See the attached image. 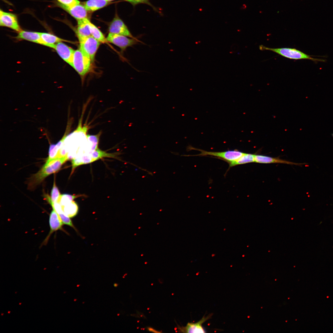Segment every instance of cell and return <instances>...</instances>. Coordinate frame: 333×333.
<instances>
[{
    "label": "cell",
    "instance_id": "obj_15",
    "mask_svg": "<svg viewBox=\"0 0 333 333\" xmlns=\"http://www.w3.org/2000/svg\"><path fill=\"white\" fill-rule=\"evenodd\" d=\"M87 18L77 20V26L76 34L78 39H80L91 36Z\"/></svg>",
    "mask_w": 333,
    "mask_h": 333
},
{
    "label": "cell",
    "instance_id": "obj_11",
    "mask_svg": "<svg viewBox=\"0 0 333 333\" xmlns=\"http://www.w3.org/2000/svg\"><path fill=\"white\" fill-rule=\"evenodd\" d=\"M116 154L109 153L102 151L98 148L92 154L82 156L79 158L80 165L90 163L104 157L115 158Z\"/></svg>",
    "mask_w": 333,
    "mask_h": 333
},
{
    "label": "cell",
    "instance_id": "obj_30",
    "mask_svg": "<svg viewBox=\"0 0 333 333\" xmlns=\"http://www.w3.org/2000/svg\"><path fill=\"white\" fill-rule=\"evenodd\" d=\"M118 285V284H117V283H115V284H114V286L115 287H117V286Z\"/></svg>",
    "mask_w": 333,
    "mask_h": 333
},
{
    "label": "cell",
    "instance_id": "obj_1",
    "mask_svg": "<svg viewBox=\"0 0 333 333\" xmlns=\"http://www.w3.org/2000/svg\"><path fill=\"white\" fill-rule=\"evenodd\" d=\"M68 159V156H66L55 159L48 163L46 162L40 170L29 179L28 188L31 190L34 189L46 177L58 171Z\"/></svg>",
    "mask_w": 333,
    "mask_h": 333
},
{
    "label": "cell",
    "instance_id": "obj_23",
    "mask_svg": "<svg viewBox=\"0 0 333 333\" xmlns=\"http://www.w3.org/2000/svg\"><path fill=\"white\" fill-rule=\"evenodd\" d=\"M60 195L54 181L51 192V197L48 198L47 200L51 205L53 203L58 201Z\"/></svg>",
    "mask_w": 333,
    "mask_h": 333
},
{
    "label": "cell",
    "instance_id": "obj_14",
    "mask_svg": "<svg viewBox=\"0 0 333 333\" xmlns=\"http://www.w3.org/2000/svg\"><path fill=\"white\" fill-rule=\"evenodd\" d=\"M63 41H67L50 33L40 32L39 44L52 48L56 44Z\"/></svg>",
    "mask_w": 333,
    "mask_h": 333
},
{
    "label": "cell",
    "instance_id": "obj_16",
    "mask_svg": "<svg viewBox=\"0 0 333 333\" xmlns=\"http://www.w3.org/2000/svg\"><path fill=\"white\" fill-rule=\"evenodd\" d=\"M17 39L25 40L36 43H40V32L22 30L15 37Z\"/></svg>",
    "mask_w": 333,
    "mask_h": 333
},
{
    "label": "cell",
    "instance_id": "obj_13",
    "mask_svg": "<svg viewBox=\"0 0 333 333\" xmlns=\"http://www.w3.org/2000/svg\"><path fill=\"white\" fill-rule=\"evenodd\" d=\"M77 20L86 18L87 10L84 5L80 4L64 9Z\"/></svg>",
    "mask_w": 333,
    "mask_h": 333
},
{
    "label": "cell",
    "instance_id": "obj_24",
    "mask_svg": "<svg viewBox=\"0 0 333 333\" xmlns=\"http://www.w3.org/2000/svg\"><path fill=\"white\" fill-rule=\"evenodd\" d=\"M58 5L64 10L80 3L78 0H57Z\"/></svg>",
    "mask_w": 333,
    "mask_h": 333
},
{
    "label": "cell",
    "instance_id": "obj_3",
    "mask_svg": "<svg viewBox=\"0 0 333 333\" xmlns=\"http://www.w3.org/2000/svg\"><path fill=\"white\" fill-rule=\"evenodd\" d=\"M90 58L80 48L75 50L72 67L81 77L89 72L91 66Z\"/></svg>",
    "mask_w": 333,
    "mask_h": 333
},
{
    "label": "cell",
    "instance_id": "obj_19",
    "mask_svg": "<svg viewBox=\"0 0 333 333\" xmlns=\"http://www.w3.org/2000/svg\"><path fill=\"white\" fill-rule=\"evenodd\" d=\"M255 155L245 153L237 160L228 162L229 168L238 165L253 162H255Z\"/></svg>",
    "mask_w": 333,
    "mask_h": 333
},
{
    "label": "cell",
    "instance_id": "obj_5",
    "mask_svg": "<svg viewBox=\"0 0 333 333\" xmlns=\"http://www.w3.org/2000/svg\"><path fill=\"white\" fill-rule=\"evenodd\" d=\"M106 39L107 42L112 43L119 47L124 51L128 47H132L139 43H142L136 38H133L120 35L109 33Z\"/></svg>",
    "mask_w": 333,
    "mask_h": 333
},
{
    "label": "cell",
    "instance_id": "obj_6",
    "mask_svg": "<svg viewBox=\"0 0 333 333\" xmlns=\"http://www.w3.org/2000/svg\"><path fill=\"white\" fill-rule=\"evenodd\" d=\"M80 48L93 61L101 43L92 35L79 40Z\"/></svg>",
    "mask_w": 333,
    "mask_h": 333
},
{
    "label": "cell",
    "instance_id": "obj_4",
    "mask_svg": "<svg viewBox=\"0 0 333 333\" xmlns=\"http://www.w3.org/2000/svg\"><path fill=\"white\" fill-rule=\"evenodd\" d=\"M188 149L189 150H194L200 152V153L195 155H187L185 156H212L221 159L227 162L235 161L242 156L244 153L237 150H230L222 152L208 151L203 150L195 148L190 146Z\"/></svg>",
    "mask_w": 333,
    "mask_h": 333
},
{
    "label": "cell",
    "instance_id": "obj_2",
    "mask_svg": "<svg viewBox=\"0 0 333 333\" xmlns=\"http://www.w3.org/2000/svg\"><path fill=\"white\" fill-rule=\"evenodd\" d=\"M259 48L261 51L268 50L272 51L283 57L290 59L309 60L315 62H323L325 60L313 58L304 52L294 48H272L268 47L262 45L259 46Z\"/></svg>",
    "mask_w": 333,
    "mask_h": 333
},
{
    "label": "cell",
    "instance_id": "obj_31",
    "mask_svg": "<svg viewBox=\"0 0 333 333\" xmlns=\"http://www.w3.org/2000/svg\"><path fill=\"white\" fill-rule=\"evenodd\" d=\"M106 0L108 2H110V1H113V0Z\"/></svg>",
    "mask_w": 333,
    "mask_h": 333
},
{
    "label": "cell",
    "instance_id": "obj_10",
    "mask_svg": "<svg viewBox=\"0 0 333 333\" xmlns=\"http://www.w3.org/2000/svg\"><path fill=\"white\" fill-rule=\"evenodd\" d=\"M212 314L207 316H204L201 319L195 323H188L185 327L178 326V329L180 332L184 333H205L206 332L202 324L211 318Z\"/></svg>",
    "mask_w": 333,
    "mask_h": 333
},
{
    "label": "cell",
    "instance_id": "obj_28",
    "mask_svg": "<svg viewBox=\"0 0 333 333\" xmlns=\"http://www.w3.org/2000/svg\"><path fill=\"white\" fill-rule=\"evenodd\" d=\"M128 2L134 6L137 5L140 3H145L148 5H150L149 0H124Z\"/></svg>",
    "mask_w": 333,
    "mask_h": 333
},
{
    "label": "cell",
    "instance_id": "obj_18",
    "mask_svg": "<svg viewBox=\"0 0 333 333\" xmlns=\"http://www.w3.org/2000/svg\"><path fill=\"white\" fill-rule=\"evenodd\" d=\"M109 3L106 0H88L84 3V6L87 10L94 11L104 7Z\"/></svg>",
    "mask_w": 333,
    "mask_h": 333
},
{
    "label": "cell",
    "instance_id": "obj_8",
    "mask_svg": "<svg viewBox=\"0 0 333 333\" xmlns=\"http://www.w3.org/2000/svg\"><path fill=\"white\" fill-rule=\"evenodd\" d=\"M109 33L124 35L135 38L126 26L119 17H116L112 21L109 27Z\"/></svg>",
    "mask_w": 333,
    "mask_h": 333
},
{
    "label": "cell",
    "instance_id": "obj_27",
    "mask_svg": "<svg viewBox=\"0 0 333 333\" xmlns=\"http://www.w3.org/2000/svg\"><path fill=\"white\" fill-rule=\"evenodd\" d=\"M51 206L53 209L55 210L58 214L63 212L62 207L58 202H57L53 203Z\"/></svg>",
    "mask_w": 333,
    "mask_h": 333
},
{
    "label": "cell",
    "instance_id": "obj_21",
    "mask_svg": "<svg viewBox=\"0 0 333 333\" xmlns=\"http://www.w3.org/2000/svg\"><path fill=\"white\" fill-rule=\"evenodd\" d=\"M63 140V138L56 144L50 145L49 150V156L46 162L48 163L58 158L60 148Z\"/></svg>",
    "mask_w": 333,
    "mask_h": 333
},
{
    "label": "cell",
    "instance_id": "obj_12",
    "mask_svg": "<svg viewBox=\"0 0 333 333\" xmlns=\"http://www.w3.org/2000/svg\"><path fill=\"white\" fill-rule=\"evenodd\" d=\"M49 223L50 230L43 242V244L44 245L47 244L50 237L54 232L62 229L63 224L59 214L53 209L51 211L50 215Z\"/></svg>",
    "mask_w": 333,
    "mask_h": 333
},
{
    "label": "cell",
    "instance_id": "obj_20",
    "mask_svg": "<svg viewBox=\"0 0 333 333\" xmlns=\"http://www.w3.org/2000/svg\"><path fill=\"white\" fill-rule=\"evenodd\" d=\"M91 35L101 43L107 42L106 38L101 31L95 25L91 23L88 19V21Z\"/></svg>",
    "mask_w": 333,
    "mask_h": 333
},
{
    "label": "cell",
    "instance_id": "obj_25",
    "mask_svg": "<svg viewBox=\"0 0 333 333\" xmlns=\"http://www.w3.org/2000/svg\"><path fill=\"white\" fill-rule=\"evenodd\" d=\"M76 197L75 196L68 194L61 195L58 202L63 206L71 202Z\"/></svg>",
    "mask_w": 333,
    "mask_h": 333
},
{
    "label": "cell",
    "instance_id": "obj_9",
    "mask_svg": "<svg viewBox=\"0 0 333 333\" xmlns=\"http://www.w3.org/2000/svg\"><path fill=\"white\" fill-rule=\"evenodd\" d=\"M52 48L63 60L72 67L74 50L62 42L56 44Z\"/></svg>",
    "mask_w": 333,
    "mask_h": 333
},
{
    "label": "cell",
    "instance_id": "obj_22",
    "mask_svg": "<svg viewBox=\"0 0 333 333\" xmlns=\"http://www.w3.org/2000/svg\"><path fill=\"white\" fill-rule=\"evenodd\" d=\"M62 207L64 212L69 217L76 214L77 207L73 201Z\"/></svg>",
    "mask_w": 333,
    "mask_h": 333
},
{
    "label": "cell",
    "instance_id": "obj_17",
    "mask_svg": "<svg viewBox=\"0 0 333 333\" xmlns=\"http://www.w3.org/2000/svg\"><path fill=\"white\" fill-rule=\"evenodd\" d=\"M255 162L261 163H279L291 165L301 164L285 160L279 158H273L263 155H255Z\"/></svg>",
    "mask_w": 333,
    "mask_h": 333
},
{
    "label": "cell",
    "instance_id": "obj_7",
    "mask_svg": "<svg viewBox=\"0 0 333 333\" xmlns=\"http://www.w3.org/2000/svg\"><path fill=\"white\" fill-rule=\"evenodd\" d=\"M0 25L19 32L22 30L18 24L17 16L12 13L0 10Z\"/></svg>",
    "mask_w": 333,
    "mask_h": 333
},
{
    "label": "cell",
    "instance_id": "obj_29",
    "mask_svg": "<svg viewBox=\"0 0 333 333\" xmlns=\"http://www.w3.org/2000/svg\"><path fill=\"white\" fill-rule=\"evenodd\" d=\"M148 329L149 331L153 332H160L158 331L151 327H148Z\"/></svg>",
    "mask_w": 333,
    "mask_h": 333
},
{
    "label": "cell",
    "instance_id": "obj_26",
    "mask_svg": "<svg viewBox=\"0 0 333 333\" xmlns=\"http://www.w3.org/2000/svg\"><path fill=\"white\" fill-rule=\"evenodd\" d=\"M58 214L63 224L69 226L76 230L69 217L66 215L64 212Z\"/></svg>",
    "mask_w": 333,
    "mask_h": 333
}]
</instances>
